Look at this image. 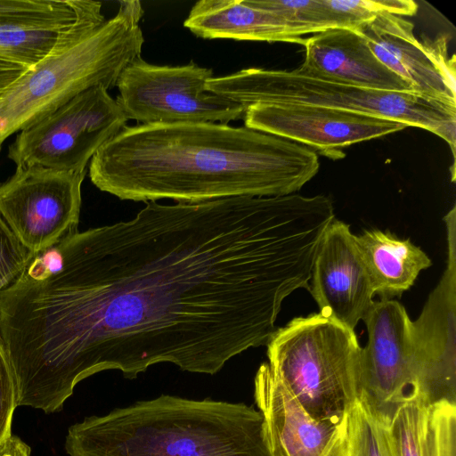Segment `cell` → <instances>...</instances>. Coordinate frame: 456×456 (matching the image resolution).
<instances>
[{"instance_id": "4fadbf2b", "label": "cell", "mask_w": 456, "mask_h": 456, "mask_svg": "<svg viewBox=\"0 0 456 456\" xmlns=\"http://www.w3.org/2000/svg\"><path fill=\"white\" fill-rule=\"evenodd\" d=\"M413 28L403 17L384 12L355 30L386 67L411 84L414 93L456 108L455 58L448 57V37L421 42Z\"/></svg>"}, {"instance_id": "ba28073f", "label": "cell", "mask_w": 456, "mask_h": 456, "mask_svg": "<svg viewBox=\"0 0 456 456\" xmlns=\"http://www.w3.org/2000/svg\"><path fill=\"white\" fill-rule=\"evenodd\" d=\"M211 77V69L192 61L156 65L139 56L118 77L116 101L128 120L140 124H228L243 119L242 104L206 90Z\"/></svg>"}, {"instance_id": "52a82bcc", "label": "cell", "mask_w": 456, "mask_h": 456, "mask_svg": "<svg viewBox=\"0 0 456 456\" xmlns=\"http://www.w3.org/2000/svg\"><path fill=\"white\" fill-rule=\"evenodd\" d=\"M127 121L108 90L94 86L20 130L8 158L16 167L86 171L94 154Z\"/></svg>"}, {"instance_id": "484cf974", "label": "cell", "mask_w": 456, "mask_h": 456, "mask_svg": "<svg viewBox=\"0 0 456 456\" xmlns=\"http://www.w3.org/2000/svg\"><path fill=\"white\" fill-rule=\"evenodd\" d=\"M28 68L0 60V94Z\"/></svg>"}, {"instance_id": "7402d4cb", "label": "cell", "mask_w": 456, "mask_h": 456, "mask_svg": "<svg viewBox=\"0 0 456 456\" xmlns=\"http://www.w3.org/2000/svg\"><path fill=\"white\" fill-rule=\"evenodd\" d=\"M69 27L33 29L0 24V60L29 69L52 50Z\"/></svg>"}, {"instance_id": "9c48e42d", "label": "cell", "mask_w": 456, "mask_h": 456, "mask_svg": "<svg viewBox=\"0 0 456 456\" xmlns=\"http://www.w3.org/2000/svg\"><path fill=\"white\" fill-rule=\"evenodd\" d=\"M86 171L16 167L0 183V214L19 241L39 253L77 232Z\"/></svg>"}, {"instance_id": "ac0fdd59", "label": "cell", "mask_w": 456, "mask_h": 456, "mask_svg": "<svg viewBox=\"0 0 456 456\" xmlns=\"http://www.w3.org/2000/svg\"><path fill=\"white\" fill-rule=\"evenodd\" d=\"M356 241L370 276L375 295L393 299L408 290L421 271L431 266L429 256L409 239L390 232L366 230Z\"/></svg>"}, {"instance_id": "5bb4252c", "label": "cell", "mask_w": 456, "mask_h": 456, "mask_svg": "<svg viewBox=\"0 0 456 456\" xmlns=\"http://www.w3.org/2000/svg\"><path fill=\"white\" fill-rule=\"evenodd\" d=\"M320 314L354 331L373 304V284L346 223L334 218L323 233L309 280Z\"/></svg>"}, {"instance_id": "8992f818", "label": "cell", "mask_w": 456, "mask_h": 456, "mask_svg": "<svg viewBox=\"0 0 456 456\" xmlns=\"http://www.w3.org/2000/svg\"><path fill=\"white\" fill-rule=\"evenodd\" d=\"M206 90L242 104L296 103L373 115L428 130L455 156L456 108L412 92H390L312 78L292 70L249 68L211 77Z\"/></svg>"}, {"instance_id": "44dd1931", "label": "cell", "mask_w": 456, "mask_h": 456, "mask_svg": "<svg viewBox=\"0 0 456 456\" xmlns=\"http://www.w3.org/2000/svg\"><path fill=\"white\" fill-rule=\"evenodd\" d=\"M347 456H398L389 425L359 396L346 424Z\"/></svg>"}, {"instance_id": "8fae6325", "label": "cell", "mask_w": 456, "mask_h": 456, "mask_svg": "<svg viewBox=\"0 0 456 456\" xmlns=\"http://www.w3.org/2000/svg\"><path fill=\"white\" fill-rule=\"evenodd\" d=\"M446 268L417 320L412 322L419 397L427 405L456 404V213L444 217Z\"/></svg>"}, {"instance_id": "6da1fadb", "label": "cell", "mask_w": 456, "mask_h": 456, "mask_svg": "<svg viewBox=\"0 0 456 456\" xmlns=\"http://www.w3.org/2000/svg\"><path fill=\"white\" fill-rule=\"evenodd\" d=\"M319 243L295 194L148 201L34 254L0 292V336L24 387L54 407L102 370L216 374L267 344L283 300L308 289Z\"/></svg>"}, {"instance_id": "603a6c76", "label": "cell", "mask_w": 456, "mask_h": 456, "mask_svg": "<svg viewBox=\"0 0 456 456\" xmlns=\"http://www.w3.org/2000/svg\"><path fill=\"white\" fill-rule=\"evenodd\" d=\"M424 456H456V404L428 407Z\"/></svg>"}, {"instance_id": "277c9868", "label": "cell", "mask_w": 456, "mask_h": 456, "mask_svg": "<svg viewBox=\"0 0 456 456\" xmlns=\"http://www.w3.org/2000/svg\"><path fill=\"white\" fill-rule=\"evenodd\" d=\"M143 13L140 1L123 0L106 20L102 3L89 1L52 50L0 94V147L80 93L116 86L123 69L141 56Z\"/></svg>"}, {"instance_id": "d4e9b609", "label": "cell", "mask_w": 456, "mask_h": 456, "mask_svg": "<svg viewBox=\"0 0 456 456\" xmlns=\"http://www.w3.org/2000/svg\"><path fill=\"white\" fill-rule=\"evenodd\" d=\"M17 403V385L13 369L0 338V448L10 439Z\"/></svg>"}, {"instance_id": "4316f807", "label": "cell", "mask_w": 456, "mask_h": 456, "mask_svg": "<svg viewBox=\"0 0 456 456\" xmlns=\"http://www.w3.org/2000/svg\"><path fill=\"white\" fill-rule=\"evenodd\" d=\"M30 447L19 436H12L0 448V456H30Z\"/></svg>"}, {"instance_id": "3957f363", "label": "cell", "mask_w": 456, "mask_h": 456, "mask_svg": "<svg viewBox=\"0 0 456 456\" xmlns=\"http://www.w3.org/2000/svg\"><path fill=\"white\" fill-rule=\"evenodd\" d=\"M69 456H271L261 412L161 395L71 425Z\"/></svg>"}, {"instance_id": "2e32d148", "label": "cell", "mask_w": 456, "mask_h": 456, "mask_svg": "<svg viewBox=\"0 0 456 456\" xmlns=\"http://www.w3.org/2000/svg\"><path fill=\"white\" fill-rule=\"evenodd\" d=\"M305 60L297 74L358 87L412 92L410 83L386 67L355 29L335 28L305 38Z\"/></svg>"}, {"instance_id": "9a60e30c", "label": "cell", "mask_w": 456, "mask_h": 456, "mask_svg": "<svg viewBox=\"0 0 456 456\" xmlns=\"http://www.w3.org/2000/svg\"><path fill=\"white\" fill-rule=\"evenodd\" d=\"M271 456H347L346 422L312 419L267 362L254 379Z\"/></svg>"}, {"instance_id": "7a4b0ae2", "label": "cell", "mask_w": 456, "mask_h": 456, "mask_svg": "<svg viewBox=\"0 0 456 456\" xmlns=\"http://www.w3.org/2000/svg\"><path fill=\"white\" fill-rule=\"evenodd\" d=\"M319 168L314 150L247 126L138 124L99 149L89 176L123 200L199 202L294 194Z\"/></svg>"}, {"instance_id": "cb8c5ba5", "label": "cell", "mask_w": 456, "mask_h": 456, "mask_svg": "<svg viewBox=\"0 0 456 456\" xmlns=\"http://www.w3.org/2000/svg\"><path fill=\"white\" fill-rule=\"evenodd\" d=\"M33 255L0 216V292L19 276Z\"/></svg>"}, {"instance_id": "7c38bea8", "label": "cell", "mask_w": 456, "mask_h": 456, "mask_svg": "<svg viewBox=\"0 0 456 456\" xmlns=\"http://www.w3.org/2000/svg\"><path fill=\"white\" fill-rule=\"evenodd\" d=\"M245 126L280 136L336 158L340 148L379 138L408 126L395 120L318 105L254 103Z\"/></svg>"}, {"instance_id": "d6986e66", "label": "cell", "mask_w": 456, "mask_h": 456, "mask_svg": "<svg viewBox=\"0 0 456 456\" xmlns=\"http://www.w3.org/2000/svg\"><path fill=\"white\" fill-rule=\"evenodd\" d=\"M418 4L411 0H306L302 21L314 34L335 28L356 29L379 14L412 16Z\"/></svg>"}, {"instance_id": "30bf717a", "label": "cell", "mask_w": 456, "mask_h": 456, "mask_svg": "<svg viewBox=\"0 0 456 456\" xmlns=\"http://www.w3.org/2000/svg\"><path fill=\"white\" fill-rule=\"evenodd\" d=\"M362 321L368 341L362 347L359 396L389 425L403 404L419 397L412 321L395 299L374 301Z\"/></svg>"}, {"instance_id": "5b68a950", "label": "cell", "mask_w": 456, "mask_h": 456, "mask_svg": "<svg viewBox=\"0 0 456 456\" xmlns=\"http://www.w3.org/2000/svg\"><path fill=\"white\" fill-rule=\"evenodd\" d=\"M266 346L271 370L312 419L346 422L361 393L354 331L318 313L276 329Z\"/></svg>"}, {"instance_id": "e0dca14e", "label": "cell", "mask_w": 456, "mask_h": 456, "mask_svg": "<svg viewBox=\"0 0 456 456\" xmlns=\"http://www.w3.org/2000/svg\"><path fill=\"white\" fill-rule=\"evenodd\" d=\"M205 39L288 42L303 45L305 38L280 14L257 7L249 0H200L183 22Z\"/></svg>"}, {"instance_id": "ffe728a7", "label": "cell", "mask_w": 456, "mask_h": 456, "mask_svg": "<svg viewBox=\"0 0 456 456\" xmlns=\"http://www.w3.org/2000/svg\"><path fill=\"white\" fill-rule=\"evenodd\" d=\"M87 4L86 0H0V24L61 29L76 22Z\"/></svg>"}]
</instances>
